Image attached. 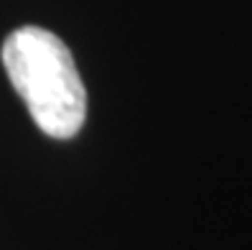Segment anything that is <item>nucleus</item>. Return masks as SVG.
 <instances>
[{
    "label": "nucleus",
    "mask_w": 252,
    "mask_h": 250,
    "mask_svg": "<svg viewBox=\"0 0 252 250\" xmlns=\"http://www.w3.org/2000/svg\"><path fill=\"white\" fill-rule=\"evenodd\" d=\"M0 59L41 133L59 141L79 133L87 120V90L62 38L46 28L23 26L5 38Z\"/></svg>",
    "instance_id": "obj_1"
}]
</instances>
